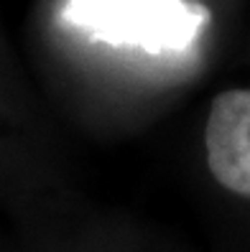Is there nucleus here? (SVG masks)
<instances>
[{
  "mask_svg": "<svg viewBox=\"0 0 250 252\" xmlns=\"http://www.w3.org/2000/svg\"><path fill=\"white\" fill-rule=\"evenodd\" d=\"M59 18L107 46L161 56L192 49L212 13L199 0H64Z\"/></svg>",
  "mask_w": 250,
  "mask_h": 252,
  "instance_id": "obj_1",
  "label": "nucleus"
},
{
  "mask_svg": "<svg viewBox=\"0 0 250 252\" xmlns=\"http://www.w3.org/2000/svg\"><path fill=\"white\" fill-rule=\"evenodd\" d=\"M204 143L214 179L232 194L250 196V90H227L212 102Z\"/></svg>",
  "mask_w": 250,
  "mask_h": 252,
  "instance_id": "obj_2",
  "label": "nucleus"
}]
</instances>
